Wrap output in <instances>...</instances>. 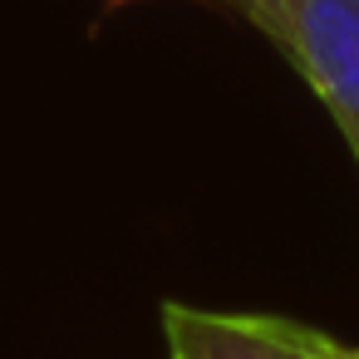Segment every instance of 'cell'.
Wrapping results in <instances>:
<instances>
[{
    "label": "cell",
    "instance_id": "3957f363",
    "mask_svg": "<svg viewBox=\"0 0 359 359\" xmlns=\"http://www.w3.org/2000/svg\"><path fill=\"white\" fill-rule=\"evenodd\" d=\"M222 6H231L241 20H251L276 45L280 60L290 55V0H222Z\"/></svg>",
    "mask_w": 359,
    "mask_h": 359
},
{
    "label": "cell",
    "instance_id": "6da1fadb",
    "mask_svg": "<svg viewBox=\"0 0 359 359\" xmlns=\"http://www.w3.org/2000/svg\"><path fill=\"white\" fill-rule=\"evenodd\" d=\"M163 334L172 359H359V344L300 320L197 310L177 300L163 305Z\"/></svg>",
    "mask_w": 359,
    "mask_h": 359
},
{
    "label": "cell",
    "instance_id": "7a4b0ae2",
    "mask_svg": "<svg viewBox=\"0 0 359 359\" xmlns=\"http://www.w3.org/2000/svg\"><path fill=\"white\" fill-rule=\"evenodd\" d=\"M285 65L330 109L359 163V0H290Z\"/></svg>",
    "mask_w": 359,
    "mask_h": 359
}]
</instances>
